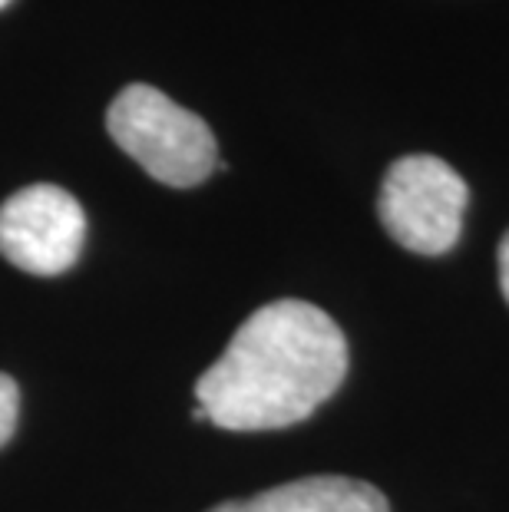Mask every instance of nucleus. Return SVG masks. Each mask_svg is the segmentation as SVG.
<instances>
[{
  "instance_id": "obj_6",
  "label": "nucleus",
  "mask_w": 509,
  "mask_h": 512,
  "mask_svg": "<svg viewBox=\"0 0 509 512\" xmlns=\"http://www.w3.org/2000/svg\"><path fill=\"white\" fill-rule=\"evenodd\" d=\"M17 413H20V390L14 384V377L0 374V446L14 437Z\"/></svg>"
},
{
  "instance_id": "obj_2",
  "label": "nucleus",
  "mask_w": 509,
  "mask_h": 512,
  "mask_svg": "<svg viewBox=\"0 0 509 512\" xmlns=\"http://www.w3.org/2000/svg\"><path fill=\"white\" fill-rule=\"evenodd\" d=\"M106 129L149 176L172 189H192L222 169L212 129L156 86L133 83L110 103Z\"/></svg>"
},
{
  "instance_id": "obj_4",
  "label": "nucleus",
  "mask_w": 509,
  "mask_h": 512,
  "mask_svg": "<svg viewBox=\"0 0 509 512\" xmlns=\"http://www.w3.org/2000/svg\"><path fill=\"white\" fill-rule=\"evenodd\" d=\"M83 238V205L60 185H27L0 205V255L30 275H63L77 265Z\"/></svg>"
},
{
  "instance_id": "obj_1",
  "label": "nucleus",
  "mask_w": 509,
  "mask_h": 512,
  "mask_svg": "<svg viewBox=\"0 0 509 512\" xmlns=\"http://www.w3.org/2000/svg\"><path fill=\"white\" fill-rule=\"evenodd\" d=\"M348 374V341L331 314L281 298L258 308L196 384L209 423L252 433L308 420Z\"/></svg>"
},
{
  "instance_id": "obj_7",
  "label": "nucleus",
  "mask_w": 509,
  "mask_h": 512,
  "mask_svg": "<svg viewBox=\"0 0 509 512\" xmlns=\"http://www.w3.org/2000/svg\"><path fill=\"white\" fill-rule=\"evenodd\" d=\"M500 288H503V298L509 301V232L500 245Z\"/></svg>"
},
{
  "instance_id": "obj_3",
  "label": "nucleus",
  "mask_w": 509,
  "mask_h": 512,
  "mask_svg": "<svg viewBox=\"0 0 509 512\" xmlns=\"http://www.w3.org/2000/svg\"><path fill=\"white\" fill-rule=\"evenodd\" d=\"M470 189L460 172L437 156L397 159L381 182L377 215L400 248L443 255L457 245Z\"/></svg>"
},
{
  "instance_id": "obj_8",
  "label": "nucleus",
  "mask_w": 509,
  "mask_h": 512,
  "mask_svg": "<svg viewBox=\"0 0 509 512\" xmlns=\"http://www.w3.org/2000/svg\"><path fill=\"white\" fill-rule=\"evenodd\" d=\"M10 4V0H0V7H7Z\"/></svg>"
},
{
  "instance_id": "obj_5",
  "label": "nucleus",
  "mask_w": 509,
  "mask_h": 512,
  "mask_svg": "<svg viewBox=\"0 0 509 512\" xmlns=\"http://www.w3.org/2000/svg\"><path fill=\"white\" fill-rule=\"evenodd\" d=\"M209 512H391L387 496L348 476H308L281 483L252 499H232Z\"/></svg>"
}]
</instances>
